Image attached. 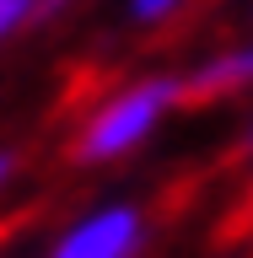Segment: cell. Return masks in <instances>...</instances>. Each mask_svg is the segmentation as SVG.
Instances as JSON below:
<instances>
[{
	"instance_id": "cell-3",
	"label": "cell",
	"mask_w": 253,
	"mask_h": 258,
	"mask_svg": "<svg viewBox=\"0 0 253 258\" xmlns=\"http://www.w3.org/2000/svg\"><path fill=\"white\" fill-rule=\"evenodd\" d=\"M253 86V32L242 38V43L221 48V54H210V59H199L183 76V97H232V92H248Z\"/></svg>"
},
{
	"instance_id": "cell-1",
	"label": "cell",
	"mask_w": 253,
	"mask_h": 258,
	"mask_svg": "<svg viewBox=\"0 0 253 258\" xmlns=\"http://www.w3.org/2000/svg\"><path fill=\"white\" fill-rule=\"evenodd\" d=\"M178 102H183V76H140V81L113 86V92L81 118L70 156H76L81 167H108V161L135 156V151L167 124V113H173Z\"/></svg>"
},
{
	"instance_id": "cell-7",
	"label": "cell",
	"mask_w": 253,
	"mask_h": 258,
	"mask_svg": "<svg viewBox=\"0 0 253 258\" xmlns=\"http://www.w3.org/2000/svg\"><path fill=\"white\" fill-rule=\"evenodd\" d=\"M65 6H76V0H43V16H54V11H65Z\"/></svg>"
},
{
	"instance_id": "cell-4",
	"label": "cell",
	"mask_w": 253,
	"mask_h": 258,
	"mask_svg": "<svg viewBox=\"0 0 253 258\" xmlns=\"http://www.w3.org/2000/svg\"><path fill=\"white\" fill-rule=\"evenodd\" d=\"M189 0H124V16L135 27H162V22H173Z\"/></svg>"
},
{
	"instance_id": "cell-6",
	"label": "cell",
	"mask_w": 253,
	"mask_h": 258,
	"mask_svg": "<svg viewBox=\"0 0 253 258\" xmlns=\"http://www.w3.org/2000/svg\"><path fill=\"white\" fill-rule=\"evenodd\" d=\"M16 167H22V156H16V151H6V145H0V194L11 188L16 183Z\"/></svg>"
},
{
	"instance_id": "cell-8",
	"label": "cell",
	"mask_w": 253,
	"mask_h": 258,
	"mask_svg": "<svg viewBox=\"0 0 253 258\" xmlns=\"http://www.w3.org/2000/svg\"><path fill=\"white\" fill-rule=\"evenodd\" d=\"M242 140H248V151H253V118H248V135H242Z\"/></svg>"
},
{
	"instance_id": "cell-2",
	"label": "cell",
	"mask_w": 253,
	"mask_h": 258,
	"mask_svg": "<svg viewBox=\"0 0 253 258\" xmlns=\"http://www.w3.org/2000/svg\"><path fill=\"white\" fill-rule=\"evenodd\" d=\"M145 237H151L145 210L129 199H108V205H92L86 215H76L48 242L43 258H145Z\"/></svg>"
},
{
	"instance_id": "cell-5",
	"label": "cell",
	"mask_w": 253,
	"mask_h": 258,
	"mask_svg": "<svg viewBox=\"0 0 253 258\" xmlns=\"http://www.w3.org/2000/svg\"><path fill=\"white\" fill-rule=\"evenodd\" d=\"M43 16V0H0V43L16 38V32Z\"/></svg>"
}]
</instances>
